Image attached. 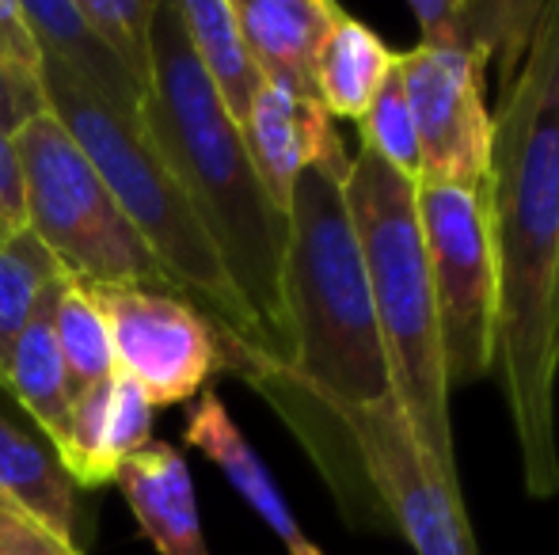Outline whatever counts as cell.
I'll return each instance as SVG.
<instances>
[{"label":"cell","mask_w":559,"mask_h":555,"mask_svg":"<svg viewBox=\"0 0 559 555\" xmlns=\"http://www.w3.org/2000/svg\"><path fill=\"white\" fill-rule=\"evenodd\" d=\"M491 122V232L499 263L495 370L522 449L525 491L552 498L559 491V0H548Z\"/></svg>","instance_id":"obj_1"},{"label":"cell","mask_w":559,"mask_h":555,"mask_svg":"<svg viewBox=\"0 0 559 555\" xmlns=\"http://www.w3.org/2000/svg\"><path fill=\"white\" fill-rule=\"evenodd\" d=\"M346 176L350 171L309 168L289 198L282 267L289 362L278 365L236 342L222 347V370L259 388L317 453L320 468L332 460L335 415L392 400L366 260L346 209Z\"/></svg>","instance_id":"obj_2"},{"label":"cell","mask_w":559,"mask_h":555,"mask_svg":"<svg viewBox=\"0 0 559 555\" xmlns=\"http://www.w3.org/2000/svg\"><path fill=\"white\" fill-rule=\"evenodd\" d=\"M141 119L191 214L214 244L228 286L248 309L263 354L286 365L289 327L282 304V267L289 217L259 183L240 126L225 114L194 58L176 0H160L156 8L153 84Z\"/></svg>","instance_id":"obj_3"},{"label":"cell","mask_w":559,"mask_h":555,"mask_svg":"<svg viewBox=\"0 0 559 555\" xmlns=\"http://www.w3.org/2000/svg\"><path fill=\"white\" fill-rule=\"evenodd\" d=\"M346 209L366 260L377 331L389 358L392 396L423 445L435 472L461 495L453 426H449V377L438 331V304L430 286L415 183L358 148L346 176Z\"/></svg>","instance_id":"obj_4"},{"label":"cell","mask_w":559,"mask_h":555,"mask_svg":"<svg viewBox=\"0 0 559 555\" xmlns=\"http://www.w3.org/2000/svg\"><path fill=\"white\" fill-rule=\"evenodd\" d=\"M43 99L46 111L61 122V130L76 141V148L99 171V179L122 206L126 221L145 240L148 255L171 281V289L199 316L210 319L217 342H240V347L263 354L248 309L228 286L222 260L202 232L199 217L187 206L183 191L171 179L168 164L156 153L141 111H118V107L104 104L73 73H66L58 61L46 58Z\"/></svg>","instance_id":"obj_5"},{"label":"cell","mask_w":559,"mask_h":555,"mask_svg":"<svg viewBox=\"0 0 559 555\" xmlns=\"http://www.w3.org/2000/svg\"><path fill=\"white\" fill-rule=\"evenodd\" d=\"M12 141L20 156L27 229L69 278L81 286H133L179 297L99 171L50 111L23 122Z\"/></svg>","instance_id":"obj_6"},{"label":"cell","mask_w":559,"mask_h":555,"mask_svg":"<svg viewBox=\"0 0 559 555\" xmlns=\"http://www.w3.org/2000/svg\"><path fill=\"white\" fill-rule=\"evenodd\" d=\"M430 286L438 304L445 377L484 381L499 347V263L491 232V186H415Z\"/></svg>","instance_id":"obj_7"},{"label":"cell","mask_w":559,"mask_h":555,"mask_svg":"<svg viewBox=\"0 0 559 555\" xmlns=\"http://www.w3.org/2000/svg\"><path fill=\"white\" fill-rule=\"evenodd\" d=\"M354 468L366 480V495L389 514L415 555H479L461 495L435 472L396 396L332 419V460L324 472L343 503Z\"/></svg>","instance_id":"obj_8"},{"label":"cell","mask_w":559,"mask_h":555,"mask_svg":"<svg viewBox=\"0 0 559 555\" xmlns=\"http://www.w3.org/2000/svg\"><path fill=\"white\" fill-rule=\"evenodd\" d=\"M111 335L115 373L130 377L153 408L202 396L222 370L217 335L206 316L171 293L133 286H84Z\"/></svg>","instance_id":"obj_9"},{"label":"cell","mask_w":559,"mask_h":555,"mask_svg":"<svg viewBox=\"0 0 559 555\" xmlns=\"http://www.w3.org/2000/svg\"><path fill=\"white\" fill-rule=\"evenodd\" d=\"M396 61L419 137V183L491 186L495 122L484 104V65L435 46L404 50Z\"/></svg>","instance_id":"obj_10"},{"label":"cell","mask_w":559,"mask_h":555,"mask_svg":"<svg viewBox=\"0 0 559 555\" xmlns=\"http://www.w3.org/2000/svg\"><path fill=\"white\" fill-rule=\"evenodd\" d=\"M240 137L259 183L282 214H289L294 186L309 168L350 171V153L343 148V137L324 107L278 84H263Z\"/></svg>","instance_id":"obj_11"},{"label":"cell","mask_w":559,"mask_h":555,"mask_svg":"<svg viewBox=\"0 0 559 555\" xmlns=\"http://www.w3.org/2000/svg\"><path fill=\"white\" fill-rule=\"evenodd\" d=\"M548 0H412L419 46L456 50L476 65L499 61L502 92L514 84Z\"/></svg>","instance_id":"obj_12"},{"label":"cell","mask_w":559,"mask_h":555,"mask_svg":"<svg viewBox=\"0 0 559 555\" xmlns=\"http://www.w3.org/2000/svg\"><path fill=\"white\" fill-rule=\"evenodd\" d=\"M233 12L263 81L317 99V58L343 8L332 0H233Z\"/></svg>","instance_id":"obj_13"},{"label":"cell","mask_w":559,"mask_h":555,"mask_svg":"<svg viewBox=\"0 0 559 555\" xmlns=\"http://www.w3.org/2000/svg\"><path fill=\"white\" fill-rule=\"evenodd\" d=\"M141 533L160 555H210L187 457L168 442H148L115 475Z\"/></svg>","instance_id":"obj_14"},{"label":"cell","mask_w":559,"mask_h":555,"mask_svg":"<svg viewBox=\"0 0 559 555\" xmlns=\"http://www.w3.org/2000/svg\"><path fill=\"white\" fill-rule=\"evenodd\" d=\"M183 437H187V445H194L202 457H210L222 468L225 480L240 491L243 503H248L251 510L266 521V529L282 541L286 555H324L301 533L294 510H289V503L282 498L278 483H274V475L266 472L259 453L248 445V437L240 434V426H236L228 408L214 393H202L199 400H194L191 415H187V426H183Z\"/></svg>","instance_id":"obj_15"},{"label":"cell","mask_w":559,"mask_h":555,"mask_svg":"<svg viewBox=\"0 0 559 555\" xmlns=\"http://www.w3.org/2000/svg\"><path fill=\"white\" fill-rule=\"evenodd\" d=\"M20 4L46 61H58L92 96H99L118 111H141L145 107V92L118 65L115 53L92 35L76 0H20Z\"/></svg>","instance_id":"obj_16"},{"label":"cell","mask_w":559,"mask_h":555,"mask_svg":"<svg viewBox=\"0 0 559 555\" xmlns=\"http://www.w3.org/2000/svg\"><path fill=\"white\" fill-rule=\"evenodd\" d=\"M73 491L76 483L61 468L53 445L38 442L35 434L0 415V495L20 506L35 526H43L66 548H81Z\"/></svg>","instance_id":"obj_17"},{"label":"cell","mask_w":559,"mask_h":555,"mask_svg":"<svg viewBox=\"0 0 559 555\" xmlns=\"http://www.w3.org/2000/svg\"><path fill=\"white\" fill-rule=\"evenodd\" d=\"M66 278L69 275H61L58 281H50L43 289V297L35 301V312H31L27 327L15 339L12 358H8V370H4V388L23 403V411L35 419V426L50 437V445L61 442L69 403L76 396L73 385H69L66 358L58 350V335H53V304H58Z\"/></svg>","instance_id":"obj_18"},{"label":"cell","mask_w":559,"mask_h":555,"mask_svg":"<svg viewBox=\"0 0 559 555\" xmlns=\"http://www.w3.org/2000/svg\"><path fill=\"white\" fill-rule=\"evenodd\" d=\"M191 50L206 73L210 88L217 92L225 114L243 126L255 96L263 92V73L251 61V50L240 35L233 0H176Z\"/></svg>","instance_id":"obj_19"},{"label":"cell","mask_w":559,"mask_h":555,"mask_svg":"<svg viewBox=\"0 0 559 555\" xmlns=\"http://www.w3.org/2000/svg\"><path fill=\"white\" fill-rule=\"evenodd\" d=\"M392 69H396V50H389L361 20L346 12L338 15L317 58V99L328 119L358 122Z\"/></svg>","instance_id":"obj_20"},{"label":"cell","mask_w":559,"mask_h":555,"mask_svg":"<svg viewBox=\"0 0 559 555\" xmlns=\"http://www.w3.org/2000/svg\"><path fill=\"white\" fill-rule=\"evenodd\" d=\"M66 270L58 267L43 240L31 229L15 232L12 240L0 244V385H4V370L20 331L27 327L35 301L50 281H58Z\"/></svg>","instance_id":"obj_21"},{"label":"cell","mask_w":559,"mask_h":555,"mask_svg":"<svg viewBox=\"0 0 559 555\" xmlns=\"http://www.w3.org/2000/svg\"><path fill=\"white\" fill-rule=\"evenodd\" d=\"M53 335H58V350L66 358L73 393L115 377V350L107 324L96 304H92L88 289L73 278H66L58 304H53Z\"/></svg>","instance_id":"obj_22"},{"label":"cell","mask_w":559,"mask_h":555,"mask_svg":"<svg viewBox=\"0 0 559 555\" xmlns=\"http://www.w3.org/2000/svg\"><path fill=\"white\" fill-rule=\"evenodd\" d=\"M92 35L115 53V61L148 96L153 84V20L160 0H76Z\"/></svg>","instance_id":"obj_23"},{"label":"cell","mask_w":559,"mask_h":555,"mask_svg":"<svg viewBox=\"0 0 559 555\" xmlns=\"http://www.w3.org/2000/svg\"><path fill=\"white\" fill-rule=\"evenodd\" d=\"M400 58V53H396ZM358 134L361 148L373 153L377 160L389 164L396 176H404L407 183L419 186V137H415V122H412V107H407V92L400 81V61L389 76H384L381 92L369 104V111L358 119Z\"/></svg>","instance_id":"obj_24"},{"label":"cell","mask_w":559,"mask_h":555,"mask_svg":"<svg viewBox=\"0 0 559 555\" xmlns=\"http://www.w3.org/2000/svg\"><path fill=\"white\" fill-rule=\"evenodd\" d=\"M153 403L133 385L130 377L115 373L111 393H107V419H104V445H99V487L115 483L126 460H133L153 442Z\"/></svg>","instance_id":"obj_25"},{"label":"cell","mask_w":559,"mask_h":555,"mask_svg":"<svg viewBox=\"0 0 559 555\" xmlns=\"http://www.w3.org/2000/svg\"><path fill=\"white\" fill-rule=\"evenodd\" d=\"M0 69L27 99L46 107L43 99V50L23 20L20 0H0Z\"/></svg>","instance_id":"obj_26"},{"label":"cell","mask_w":559,"mask_h":555,"mask_svg":"<svg viewBox=\"0 0 559 555\" xmlns=\"http://www.w3.org/2000/svg\"><path fill=\"white\" fill-rule=\"evenodd\" d=\"M23 229H27V202H23L20 156H15L12 134L0 130V244Z\"/></svg>","instance_id":"obj_27"},{"label":"cell","mask_w":559,"mask_h":555,"mask_svg":"<svg viewBox=\"0 0 559 555\" xmlns=\"http://www.w3.org/2000/svg\"><path fill=\"white\" fill-rule=\"evenodd\" d=\"M38 114H46L43 104H35V99H27L20 88L12 84V76L0 69V130H8V134H15V130L23 126L27 119H38Z\"/></svg>","instance_id":"obj_28"},{"label":"cell","mask_w":559,"mask_h":555,"mask_svg":"<svg viewBox=\"0 0 559 555\" xmlns=\"http://www.w3.org/2000/svg\"><path fill=\"white\" fill-rule=\"evenodd\" d=\"M556 327H559V286H556Z\"/></svg>","instance_id":"obj_29"},{"label":"cell","mask_w":559,"mask_h":555,"mask_svg":"<svg viewBox=\"0 0 559 555\" xmlns=\"http://www.w3.org/2000/svg\"><path fill=\"white\" fill-rule=\"evenodd\" d=\"M0 555H38V552H0Z\"/></svg>","instance_id":"obj_30"}]
</instances>
